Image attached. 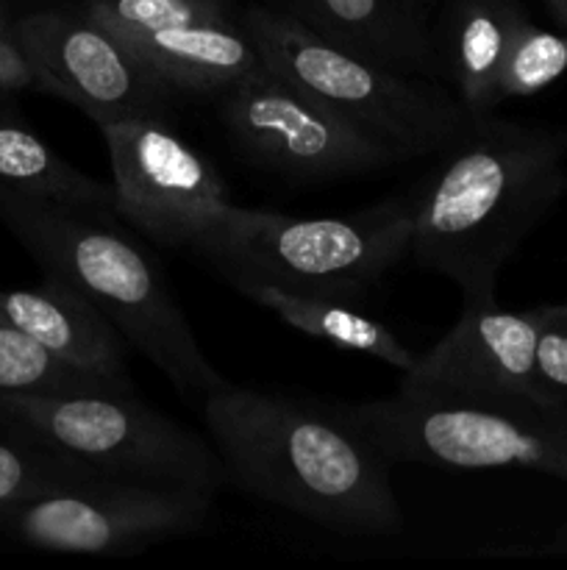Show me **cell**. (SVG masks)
Listing matches in <instances>:
<instances>
[{
  "mask_svg": "<svg viewBox=\"0 0 567 570\" xmlns=\"http://www.w3.org/2000/svg\"><path fill=\"white\" fill-rule=\"evenodd\" d=\"M565 193L567 131L470 117L411 189L409 256L450 278L461 304H489L506 262Z\"/></svg>",
  "mask_w": 567,
  "mask_h": 570,
  "instance_id": "obj_1",
  "label": "cell"
},
{
  "mask_svg": "<svg viewBox=\"0 0 567 570\" xmlns=\"http://www.w3.org/2000/svg\"><path fill=\"white\" fill-rule=\"evenodd\" d=\"M203 421L245 493L337 532H404L392 462L348 412L226 384L203 399Z\"/></svg>",
  "mask_w": 567,
  "mask_h": 570,
  "instance_id": "obj_2",
  "label": "cell"
},
{
  "mask_svg": "<svg viewBox=\"0 0 567 570\" xmlns=\"http://www.w3.org/2000/svg\"><path fill=\"white\" fill-rule=\"evenodd\" d=\"M0 223L48 276L81 289L178 393L206 399L226 387L156 259L117 226L120 217L83 215L0 189Z\"/></svg>",
  "mask_w": 567,
  "mask_h": 570,
  "instance_id": "obj_3",
  "label": "cell"
},
{
  "mask_svg": "<svg viewBox=\"0 0 567 570\" xmlns=\"http://www.w3.org/2000/svg\"><path fill=\"white\" fill-rule=\"evenodd\" d=\"M411 239V193L339 217H295L226 204L189 250L222 278L350 301L376 287Z\"/></svg>",
  "mask_w": 567,
  "mask_h": 570,
  "instance_id": "obj_4",
  "label": "cell"
},
{
  "mask_svg": "<svg viewBox=\"0 0 567 570\" xmlns=\"http://www.w3.org/2000/svg\"><path fill=\"white\" fill-rule=\"evenodd\" d=\"M239 22L267 70L337 111L398 161L442 154L470 122L459 98L434 78L348 53L289 11L248 9Z\"/></svg>",
  "mask_w": 567,
  "mask_h": 570,
  "instance_id": "obj_5",
  "label": "cell"
},
{
  "mask_svg": "<svg viewBox=\"0 0 567 570\" xmlns=\"http://www.w3.org/2000/svg\"><path fill=\"white\" fill-rule=\"evenodd\" d=\"M350 421L389 462L493 471L523 468L567 482V406L404 387L350 406Z\"/></svg>",
  "mask_w": 567,
  "mask_h": 570,
  "instance_id": "obj_6",
  "label": "cell"
},
{
  "mask_svg": "<svg viewBox=\"0 0 567 570\" xmlns=\"http://www.w3.org/2000/svg\"><path fill=\"white\" fill-rule=\"evenodd\" d=\"M0 417L117 482L217 493L228 476L203 438L137 393H0Z\"/></svg>",
  "mask_w": 567,
  "mask_h": 570,
  "instance_id": "obj_7",
  "label": "cell"
},
{
  "mask_svg": "<svg viewBox=\"0 0 567 570\" xmlns=\"http://www.w3.org/2000/svg\"><path fill=\"white\" fill-rule=\"evenodd\" d=\"M220 117L239 154L304 181L361 176L398 156L265 67L220 92Z\"/></svg>",
  "mask_w": 567,
  "mask_h": 570,
  "instance_id": "obj_8",
  "label": "cell"
},
{
  "mask_svg": "<svg viewBox=\"0 0 567 570\" xmlns=\"http://www.w3.org/2000/svg\"><path fill=\"white\" fill-rule=\"evenodd\" d=\"M211 504L215 493L206 490L98 479L3 510L0 527L33 549L109 557L198 532Z\"/></svg>",
  "mask_w": 567,
  "mask_h": 570,
  "instance_id": "obj_9",
  "label": "cell"
},
{
  "mask_svg": "<svg viewBox=\"0 0 567 570\" xmlns=\"http://www.w3.org/2000/svg\"><path fill=\"white\" fill-rule=\"evenodd\" d=\"M14 22L33 89L81 109L98 128L133 117H161L178 95L83 9L28 11Z\"/></svg>",
  "mask_w": 567,
  "mask_h": 570,
  "instance_id": "obj_10",
  "label": "cell"
},
{
  "mask_svg": "<svg viewBox=\"0 0 567 570\" xmlns=\"http://www.w3.org/2000/svg\"><path fill=\"white\" fill-rule=\"evenodd\" d=\"M111 161L120 220L165 248H189L228 204L226 181L165 117H133L100 128Z\"/></svg>",
  "mask_w": 567,
  "mask_h": 570,
  "instance_id": "obj_11",
  "label": "cell"
},
{
  "mask_svg": "<svg viewBox=\"0 0 567 570\" xmlns=\"http://www.w3.org/2000/svg\"><path fill=\"white\" fill-rule=\"evenodd\" d=\"M537 334V309H500L495 301L465 304L456 326L404 373V387L559 406L539 390Z\"/></svg>",
  "mask_w": 567,
  "mask_h": 570,
  "instance_id": "obj_12",
  "label": "cell"
},
{
  "mask_svg": "<svg viewBox=\"0 0 567 570\" xmlns=\"http://www.w3.org/2000/svg\"><path fill=\"white\" fill-rule=\"evenodd\" d=\"M0 321L67 365L133 393L128 340L72 284L48 276L33 289H0Z\"/></svg>",
  "mask_w": 567,
  "mask_h": 570,
  "instance_id": "obj_13",
  "label": "cell"
},
{
  "mask_svg": "<svg viewBox=\"0 0 567 570\" xmlns=\"http://www.w3.org/2000/svg\"><path fill=\"white\" fill-rule=\"evenodd\" d=\"M295 17L328 42L387 70L434 81L442 72L439 39L428 31L417 0H304Z\"/></svg>",
  "mask_w": 567,
  "mask_h": 570,
  "instance_id": "obj_14",
  "label": "cell"
},
{
  "mask_svg": "<svg viewBox=\"0 0 567 570\" xmlns=\"http://www.w3.org/2000/svg\"><path fill=\"white\" fill-rule=\"evenodd\" d=\"M528 20L517 0H450L439 39L442 72L470 117L495 109V81L517 28Z\"/></svg>",
  "mask_w": 567,
  "mask_h": 570,
  "instance_id": "obj_15",
  "label": "cell"
},
{
  "mask_svg": "<svg viewBox=\"0 0 567 570\" xmlns=\"http://www.w3.org/2000/svg\"><path fill=\"white\" fill-rule=\"evenodd\" d=\"M0 189L83 215L120 217L115 187L78 170L6 111H0Z\"/></svg>",
  "mask_w": 567,
  "mask_h": 570,
  "instance_id": "obj_16",
  "label": "cell"
},
{
  "mask_svg": "<svg viewBox=\"0 0 567 570\" xmlns=\"http://www.w3.org/2000/svg\"><path fill=\"white\" fill-rule=\"evenodd\" d=\"M237 289L248 295L253 304L276 312L287 326L322 340L339 351L365 354L400 373H409L420 360L381 321L361 315L348 301L292 293V289L272 287V284H239Z\"/></svg>",
  "mask_w": 567,
  "mask_h": 570,
  "instance_id": "obj_17",
  "label": "cell"
},
{
  "mask_svg": "<svg viewBox=\"0 0 567 570\" xmlns=\"http://www.w3.org/2000/svg\"><path fill=\"white\" fill-rule=\"evenodd\" d=\"M98 479L106 476L92 465L0 417V512Z\"/></svg>",
  "mask_w": 567,
  "mask_h": 570,
  "instance_id": "obj_18",
  "label": "cell"
},
{
  "mask_svg": "<svg viewBox=\"0 0 567 570\" xmlns=\"http://www.w3.org/2000/svg\"><path fill=\"white\" fill-rule=\"evenodd\" d=\"M103 390L120 387L56 360L42 345L0 321V393L67 395L103 393ZM120 393H128V390H120Z\"/></svg>",
  "mask_w": 567,
  "mask_h": 570,
  "instance_id": "obj_19",
  "label": "cell"
},
{
  "mask_svg": "<svg viewBox=\"0 0 567 570\" xmlns=\"http://www.w3.org/2000/svg\"><path fill=\"white\" fill-rule=\"evenodd\" d=\"M561 72H567V37L523 20L498 70L495 104L506 98H528L550 87Z\"/></svg>",
  "mask_w": 567,
  "mask_h": 570,
  "instance_id": "obj_20",
  "label": "cell"
},
{
  "mask_svg": "<svg viewBox=\"0 0 567 570\" xmlns=\"http://www.w3.org/2000/svg\"><path fill=\"white\" fill-rule=\"evenodd\" d=\"M537 382L545 399L567 406V304L537 306Z\"/></svg>",
  "mask_w": 567,
  "mask_h": 570,
  "instance_id": "obj_21",
  "label": "cell"
},
{
  "mask_svg": "<svg viewBox=\"0 0 567 570\" xmlns=\"http://www.w3.org/2000/svg\"><path fill=\"white\" fill-rule=\"evenodd\" d=\"M14 20L17 17H11L0 6V100L33 89V72L20 45V37H17Z\"/></svg>",
  "mask_w": 567,
  "mask_h": 570,
  "instance_id": "obj_22",
  "label": "cell"
},
{
  "mask_svg": "<svg viewBox=\"0 0 567 570\" xmlns=\"http://www.w3.org/2000/svg\"><path fill=\"white\" fill-rule=\"evenodd\" d=\"M545 6H548L550 17L567 28V0H545Z\"/></svg>",
  "mask_w": 567,
  "mask_h": 570,
  "instance_id": "obj_23",
  "label": "cell"
},
{
  "mask_svg": "<svg viewBox=\"0 0 567 570\" xmlns=\"http://www.w3.org/2000/svg\"><path fill=\"white\" fill-rule=\"evenodd\" d=\"M548 551H556V554H567V523L559 529V534H556L554 543L548 546Z\"/></svg>",
  "mask_w": 567,
  "mask_h": 570,
  "instance_id": "obj_24",
  "label": "cell"
}]
</instances>
